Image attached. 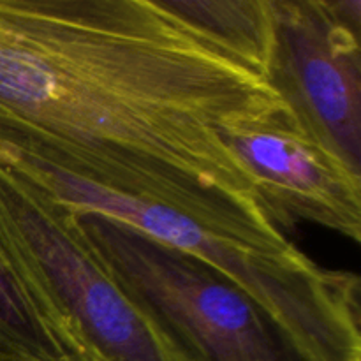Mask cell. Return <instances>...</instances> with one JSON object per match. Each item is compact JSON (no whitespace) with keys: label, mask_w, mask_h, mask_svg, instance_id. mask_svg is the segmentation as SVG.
I'll list each match as a JSON object with an SVG mask.
<instances>
[{"label":"cell","mask_w":361,"mask_h":361,"mask_svg":"<svg viewBox=\"0 0 361 361\" xmlns=\"http://www.w3.org/2000/svg\"><path fill=\"white\" fill-rule=\"evenodd\" d=\"M279 106L162 0H0V145L99 185L274 226L221 133Z\"/></svg>","instance_id":"obj_1"},{"label":"cell","mask_w":361,"mask_h":361,"mask_svg":"<svg viewBox=\"0 0 361 361\" xmlns=\"http://www.w3.org/2000/svg\"><path fill=\"white\" fill-rule=\"evenodd\" d=\"M0 161L63 207L115 219L221 271L317 361H361L358 275L321 268L275 226L228 229L208 224L161 201L99 185L6 145H0Z\"/></svg>","instance_id":"obj_2"},{"label":"cell","mask_w":361,"mask_h":361,"mask_svg":"<svg viewBox=\"0 0 361 361\" xmlns=\"http://www.w3.org/2000/svg\"><path fill=\"white\" fill-rule=\"evenodd\" d=\"M71 212L92 256L176 361H317L215 268L115 219Z\"/></svg>","instance_id":"obj_3"},{"label":"cell","mask_w":361,"mask_h":361,"mask_svg":"<svg viewBox=\"0 0 361 361\" xmlns=\"http://www.w3.org/2000/svg\"><path fill=\"white\" fill-rule=\"evenodd\" d=\"M0 259L92 361H176L81 238L73 212L0 161Z\"/></svg>","instance_id":"obj_4"},{"label":"cell","mask_w":361,"mask_h":361,"mask_svg":"<svg viewBox=\"0 0 361 361\" xmlns=\"http://www.w3.org/2000/svg\"><path fill=\"white\" fill-rule=\"evenodd\" d=\"M264 81L317 143L361 176V0H270Z\"/></svg>","instance_id":"obj_5"},{"label":"cell","mask_w":361,"mask_h":361,"mask_svg":"<svg viewBox=\"0 0 361 361\" xmlns=\"http://www.w3.org/2000/svg\"><path fill=\"white\" fill-rule=\"evenodd\" d=\"M221 137L252 182L261 210L282 233L305 221L360 242L361 176L307 134L284 106L233 123Z\"/></svg>","instance_id":"obj_6"},{"label":"cell","mask_w":361,"mask_h":361,"mask_svg":"<svg viewBox=\"0 0 361 361\" xmlns=\"http://www.w3.org/2000/svg\"><path fill=\"white\" fill-rule=\"evenodd\" d=\"M162 4L264 80L274 46L270 0H162Z\"/></svg>","instance_id":"obj_7"},{"label":"cell","mask_w":361,"mask_h":361,"mask_svg":"<svg viewBox=\"0 0 361 361\" xmlns=\"http://www.w3.org/2000/svg\"><path fill=\"white\" fill-rule=\"evenodd\" d=\"M0 358L78 361L88 358L41 316L0 259Z\"/></svg>","instance_id":"obj_8"},{"label":"cell","mask_w":361,"mask_h":361,"mask_svg":"<svg viewBox=\"0 0 361 361\" xmlns=\"http://www.w3.org/2000/svg\"><path fill=\"white\" fill-rule=\"evenodd\" d=\"M0 361H16V360H7V358H0ZM78 361H92L90 358H83V360H78Z\"/></svg>","instance_id":"obj_9"}]
</instances>
